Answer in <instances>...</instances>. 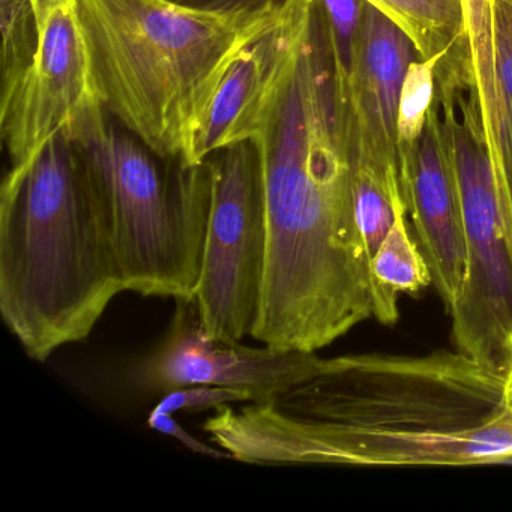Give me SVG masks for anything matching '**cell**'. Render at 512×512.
<instances>
[{
  "label": "cell",
  "instance_id": "obj_1",
  "mask_svg": "<svg viewBox=\"0 0 512 512\" xmlns=\"http://www.w3.org/2000/svg\"><path fill=\"white\" fill-rule=\"evenodd\" d=\"M232 460L260 466L512 463L503 374L464 353L320 358L295 385L203 424Z\"/></svg>",
  "mask_w": 512,
  "mask_h": 512
},
{
  "label": "cell",
  "instance_id": "obj_2",
  "mask_svg": "<svg viewBox=\"0 0 512 512\" xmlns=\"http://www.w3.org/2000/svg\"><path fill=\"white\" fill-rule=\"evenodd\" d=\"M268 218L262 307L251 337L317 352L373 317L353 160L328 50L302 35L251 140Z\"/></svg>",
  "mask_w": 512,
  "mask_h": 512
},
{
  "label": "cell",
  "instance_id": "obj_3",
  "mask_svg": "<svg viewBox=\"0 0 512 512\" xmlns=\"http://www.w3.org/2000/svg\"><path fill=\"white\" fill-rule=\"evenodd\" d=\"M79 142L58 134L0 190V313L29 358L79 343L124 292Z\"/></svg>",
  "mask_w": 512,
  "mask_h": 512
},
{
  "label": "cell",
  "instance_id": "obj_4",
  "mask_svg": "<svg viewBox=\"0 0 512 512\" xmlns=\"http://www.w3.org/2000/svg\"><path fill=\"white\" fill-rule=\"evenodd\" d=\"M107 113L164 160L184 163L233 65L286 4L238 14L167 0H77Z\"/></svg>",
  "mask_w": 512,
  "mask_h": 512
},
{
  "label": "cell",
  "instance_id": "obj_5",
  "mask_svg": "<svg viewBox=\"0 0 512 512\" xmlns=\"http://www.w3.org/2000/svg\"><path fill=\"white\" fill-rule=\"evenodd\" d=\"M79 143L106 211L125 290L194 298L211 214L205 161L188 166L164 160L110 124Z\"/></svg>",
  "mask_w": 512,
  "mask_h": 512
},
{
  "label": "cell",
  "instance_id": "obj_6",
  "mask_svg": "<svg viewBox=\"0 0 512 512\" xmlns=\"http://www.w3.org/2000/svg\"><path fill=\"white\" fill-rule=\"evenodd\" d=\"M436 103L457 179L466 271L452 305L455 349L503 374L512 344V250L490 154L466 94L437 79Z\"/></svg>",
  "mask_w": 512,
  "mask_h": 512
},
{
  "label": "cell",
  "instance_id": "obj_7",
  "mask_svg": "<svg viewBox=\"0 0 512 512\" xmlns=\"http://www.w3.org/2000/svg\"><path fill=\"white\" fill-rule=\"evenodd\" d=\"M211 214L196 299L212 337L242 341L262 307L268 218L256 146L236 143L209 155Z\"/></svg>",
  "mask_w": 512,
  "mask_h": 512
},
{
  "label": "cell",
  "instance_id": "obj_8",
  "mask_svg": "<svg viewBox=\"0 0 512 512\" xmlns=\"http://www.w3.org/2000/svg\"><path fill=\"white\" fill-rule=\"evenodd\" d=\"M34 61L0 100V134L11 167L31 163L58 134L86 142L106 130L107 110L77 0H32Z\"/></svg>",
  "mask_w": 512,
  "mask_h": 512
},
{
  "label": "cell",
  "instance_id": "obj_9",
  "mask_svg": "<svg viewBox=\"0 0 512 512\" xmlns=\"http://www.w3.org/2000/svg\"><path fill=\"white\" fill-rule=\"evenodd\" d=\"M169 334L143 367L145 386L158 391L193 385L221 386L244 392L262 403L307 377L317 352L248 347L208 334L196 299H175Z\"/></svg>",
  "mask_w": 512,
  "mask_h": 512
},
{
  "label": "cell",
  "instance_id": "obj_10",
  "mask_svg": "<svg viewBox=\"0 0 512 512\" xmlns=\"http://www.w3.org/2000/svg\"><path fill=\"white\" fill-rule=\"evenodd\" d=\"M418 58L410 38L364 0L352 74L337 101L353 166L400 179L398 101L407 67Z\"/></svg>",
  "mask_w": 512,
  "mask_h": 512
},
{
  "label": "cell",
  "instance_id": "obj_11",
  "mask_svg": "<svg viewBox=\"0 0 512 512\" xmlns=\"http://www.w3.org/2000/svg\"><path fill=\"white\" fill-rule=\"evenodd\" d=\"M400 182L419 248L449 311L463 284L466 245L457 179L436 100L415 151L400 157Z\"/></svg>",
  "mask_w": 512,
  "mask_h": 512
},
{
  "label": "cell",
  "instance_id": "obj_12",
  "mask_svg": "<svg viewBox=\"0 0 512 512\" xmlns=\"http://www.w3.org/2000/svg\"><path fill=\"white\" fill-rule=\"evenodd\" d=\"M313 0H286L283 19L238 59L221 83L184 164L251 142Z\"/></svg>",
  "mask_w": 512,
  "mask_h": 512
},
{
  "label": "cell",
  "instance_id": "obj_13",
  "mask_svg": "<svg viewBox=\"0 0 512 512\" xmlns=\"http://www.w3.org/2000/svg\"><path fill=\"white\" fill-rule=\"evenodd\" d=\"M437 73L455 82L478 116L512 250V128L497 79L491 0H463V34Z\"/></svg>",
  "mask_w": 512,
  "mask_h": 512
},
{
  "label": "cell",
  "instance_id": "obj_14",
  "mask_svg": "<svg viewBox=\"0 0 512 512\" xmlns=\"http://www.w3.org/2000/svg\"><path fill=\"white\" fill-rule=\"evenodd\" d=\"M370 274L373 317L383 325L398 320V293H418L433 284L427 260L410 236L403 199L395 203L394 223L371 257Z\"/></svg>",
  "mask_w": 512,
  "mask_h": 512
},
{
  "label": "cell",
  "instance_id": "obj_15",
  "mask_svg": "<svg viewBox=\"0 0 512 512\" xmlns=\"http://www.w3.org/2000/svg\"><path fill=\"white\" fill-rule=\"evenodd\" d=\"M412 41L419 59L446 55L463 34V0H365Z\"/></svg>",
  "mask_w": 512,
  "mask_h": 512
},
{
  "label": "cell",
  "instance_id": "obj_16",
  "mask_svg": "<svg viewBox=\"0 0 512 512\" xmlns=\"http://www.w3.org/2000/svg\"><path fill=\"white\" fill-rule=\"evenodd\" d=\"M0 71L2 92L7 98L25 76L38 49V25L32 0H0Z\"/></svg>",
  "mask_w": 512,
  "mask_h": 512
},
{
  "label": "cell",
  "instance_id": "obj_17",
  "mask_svg": "<svg viewBox=\"0 0 512 512\" xmlns=\"http://www.w3.org/2000/svg\"><path fill=\"white\" fill-rule=\"evenodd\" d=\"M445 55L410 62L398 101V157L412 154L421 140L436 100L437 68Z\"/></svg>",
  "mask_w": 512,
  "mask_h": 512
},
{
  "label": "cell",
  "instance_id": "obj_18",
  "mask_svg": "<svg viewBox=\"0 0 512 512\" xmlns=\"http://www.w3.org/2000/svg\"><path fill=\"white\" fill-rule=\"evenodd\" d=\"M331 53L335 97L346 92L358 46L364 0H317Z\"/></svg>",
  "mask_w": 512,
  "mask_h": 512
},
{
  "label": "cell",
  "instance_id": "obj_19",
  "mask_svg": "<svg viewBox=\"0 0 512 512\" xmlns=\"http://www.w3.org/2000/svg\"><path fill=\"white\" fill-rule=\"evenodd\" d=\"M230 403H250L244 392L221 386L193 385L166 392L160 403L152 409L158 415H175L178 412H202L220 409Z\"/></svg>",
  "mask_w": 512,
  "mask_h": 512
},
{
  "label": "cell",
  "instance_id": "obj_20",
  "mask_svg": "<svg viewBox=\"0 0 512 512\" xmlns=\"http://www.w3.org/2000/svg\"><path fill=\"white\" fill-rule=\"evenodd\" d=\"M497 79L512 128V0H491Z\"/></svg>",
  "mask_w": 512,
  "mask_h": 512
},
{
  "label": "cell",
  "instance_id": "obj_21",
  "mask_svg": "<svg viewBox=\"0 0 512 512\" xmlns=\"http://www.w3.org/2000/svg\"><path fill=\"white\" fill-rule=\"evenodd\" d=\"M148 425L152 430L178 440L181 445H184L190 451L196 452V454L217 458V460L230 458V455L223 449H215L214 446L206 445V443L200 442L199 439L191 436L178 421L173 419V415H158V413L151 412L149 413Z\"/></svg>",
  "mask_w": 512,
  "mask_h": 512
},
{
  "label": "cell",
  "instance_id": "obj_22",
  "mask_svg": "<svg viewBox=\"0 0 512 512\" xmlns=\"http://www.w3.org/2000/svg\"><path fill=\"white\" fill-rule=\"evenodd\" d=\"M188 10L212 14L251 13L265 8L280 7L286 0H167Z\"/></svg>",
  "mask_w": 512,
  "mask_h": 512
},
{
  "label": "cell",
  "instance_id": "obj_23",
  "mask_svg": "<svg viewBox=\"0 0 512 512\" xmlns=\"http://www.w3.org/2000/svg\"><path fill=\"white\" fill-rule=\"evenodd\" d=\"M503 406L512 415V344L509 350L508 365L503 373Z\"/></svg>",
  "mask_w": 512,
  "mask_h": 512
}]
</instances>
